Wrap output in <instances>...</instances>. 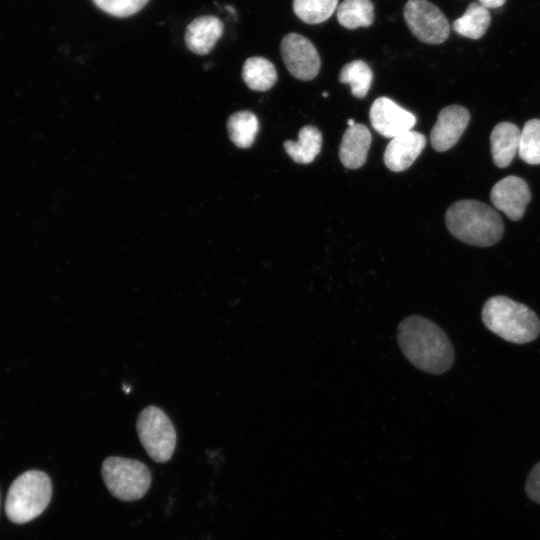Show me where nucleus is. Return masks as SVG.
<instances>
[{
	"mask_svg": "<svg viewBox=\"0 0 540 540\" xmlns=\"http://www.w3.org/2000/svg\"><path fill=\"white\" fill-rule=\"evenodd\" d=\"M397 342L406 359L428 374H442L454 362V348L447 334L423 316L404 318L397 328Z\"/></svg>",
	"mask_w": 540,
	"mask_h": 540,
	"instance_id": "1",
	"label": "nucleus"
},
{
	"mask_svg": "<svg viewBox=\"0 0 540 540\" xmlns=\"http://www.w3.org/2000/svg\"><path fill=\"white\" fill-rule=\"evenodd\" d=\"M445 223L456 239L477 247H489L502 237L504 225L500 215L485 203L460 200L445 214Z\"/></svg>",
	"mask_w": 540,
	"mask_h": 540,
	"instance_id": "2",
	"label": "nucleus"
},
{
	"mask_svg": "<svg viewBox=\"0 0 540 540\" xmlns=\"http://www.w3.org/2000/svg\"><path fill=\"white\" fill-rule=\"evenodd\" d=\"M482 321L491 332L515 344L529 343L540 334L537 314L528 306L503 295L493 296L485 302Z\"/></svg>",
	"mask_w": 540,
	"mask_h": 540,
	"instance_id": "3",
	"label": "nucleus"
},
{
	"mask_svg": "<svg viewBox=\"0 0 540 540\" xmlns=\"http://www.w3.org/2000/svg\"><path fill=\"white\" fill-rule=\"evenodd\" d=\"M51 496L49 476L40 470L26 471L9 487L5 502L6 515L16 524L27 523L47 508Z\"/></svg>",
	"mask_w": 540,
	"mask_h": 540,
	"instance_id": "4",
	"label": "nucleus"
},
{
	"mask_svg": "<svg viewBox=\"0 0 540 540\" xmlns=\"http://www.w3.org/2000/svg\"><path fill=\"white\" fill-rule=\"evenodd\" d=\"M101 474L108 491L122 501L141 499L151 485V473L141 461L119 456L107 457Z\"/></svg>",
	"mask_w": 540,
	"mask_h": 540,
	"instance_id": "5",
	"label": "nucleus"
},
{
	"mask_svg": "<svg viewBox=\"0 0 540 540\" xmlns=\"http://www.w3.org/2000/svg\"><path fill=\"white\" fill-rule=\"evenodd\" d=\"M139 440L157 463L169 461L176 447V430L166 413L156 406L144 408L137 419Z\"/></svg>",
	"mask_w": 540,
	"mask_h": 540,
	"instance_id": "6",
	"label": "nucleus"
},
{
	"mask_svg": "<svg viewBox=\"0 0 540 540\" xmlns=\"http://www.w3.org/2000/svg\"><path fill=\"white\" fill-rule=\"evenodd\" d=\"M404 19L411 33L427 44L443 43L450 25L441 10L427 0H409L404 7Z\"/></svg>",
	"mask_w": 540,
	"mask_h": 540,
	"instance_id": "7",
	"label": "nucleus"
},
{
	"mask_svg": "<svg viewBox=\"0 0 540 540\" xmlns=\"http://www.w3.org/2000/svg\"><path fill=\"white\" fill-rule=\"evenodd\" d=\"M280 49L283 61L292 76L303 81L317 76L321 61L309 39L297 33H289L283 37Z\"/></svg>",
	"mask_w": 540,
	"mask_h": 540,
	"instance_id": "8",
	"label": "nucleus"
},
{
	"mask_svg": "<svg viewBox=\"0 0 540 540\" xmlns=\"http://www.w3.org/2000/svg\"><path fill=\"white\" fill-rule=\"evenodd\" d=\"M372 127L382 136L394 138L411 131L416 117L388 97H379L371 105Z\"/></svg>",
	"mask_w": 540,
	"mask_h": 540,
	"instance_id": "9",
	"label": "nucleus"
},
{
	"mask_svg": "<svg viewBox=\"0 0 540 540\" xmlns=\"http://www.w3.org/2000/svg\"><path fill=\"white\" fill-rule=\"evenodd\" d=\"M493 205L513 221H518L525 213L531 193L526 181L517 176H507L498 181L491 190Z\"/></svg>",
	"mask_w": 540,
	"mask_h": 540,
	"instance_id": "10",
	"label": "nucleus"
},
{
	"mask_svg": "<svg viewBox=\"0 0 540 540\" xmlns=\"http://www.w3.org/2000/svg\"><path fill=\"white\" fill-rule=\"evenodd\" d=\"M470 120L468 110L460 105L443 108L430 133L432 147L443 152L452 148L460 139Z\"/></svg>",
	"mask_w": 540,
	"mask_h": 540,
	"instance_id": "11",
	"label": "nucleus"
},
{
	"mask_svg": "<svg viewBox=\"0 0 540 540\" xmlns=\"http://www.w3.org/2000/svg\"><path fill=\"white\" fill-rule=\"evenodd\" d=\"M426 145V138L417 131L400 134L388 143L383 160L388 169L401 172L408 169Z\"/></svg>",
	"mask_w": 540,
	"mask_h": 540,
	"instance_id": "12",
	"label": "nucleus"
},
{
	"mask_svg": "<svg viewBox=\"0 0 540 540\" xmlns=\"http://www.w3.org/2000/svg\"><path fill=\"white\" fill-rule=\"evenodd\" d=\"M372 142L369 129L355 123L344 132L339 148L341 163L348 169H357L364 165Z\"/></svg>",
	"mask_w": 540,
	"mask_h": 540,
	"instance_id": "13",
	"label": "nucleus"
},
{
	"mask_svg": "<svg viewBox=\"0 0 540 540\" xmlns=\"http://www.w3.org/2000/svg\"><path fill=\"white\" fill-rule=\"evenodd\" d=\"M223 33V23L215 16L194 19L185 32V42L190 51L198 55L209 53Z\"/></svg>",
	"mask_w": 540,
	"mask_h": 540,
	"instance_id": "14",
	"label": "nucleus"
},
{
	"mask_svg": "<svg viewBox=\"0 0 540 540\" xmlns=\"http://www.w3.org/2000/svg\"><path fill=\"white\" fill-rule=\"evenodd\" d=\"M521 131L510 122H500L490 135L491 154L496 166L505 168L518 153Z\"/></svg>",
	"mask_w": 540,
	"mask_h": 540,
	"instance_id": "15",
	"label": "nucleus"
},
{
	"mask_svg": "<svg viewBox=\"0 0 540 540\" xmlns=\"http://www.w3.org/2000/svg\"><path fill=\"white\" fill-rule=\"evenodd\" d=\"M286 153L296 163H311L320 153L322 135L318 128L312 125L302 127L297 141L287 140L283 144Z\"/></svg>",
	"mask_w": 540,
	"mask_h": 540,
	"instance_id": "16",
	"label": "nucleus"
},
{
	"mask_svg": "<svg viewBox=\"0 0 540 540\" xmlns=\"http://www.w3.org/2000/svg\"><path fill=\"white\" fill-rule=\"evenodd\" d=\"M246 85L254 91L269 90L277 80L275 66L263 57L248 58L242 69Z\"/></svg>",
	"mask_w": 540,
	"mask_h": 540,
	"instance_id": "17",
	"label": "nucleus"
},
{
	"mask_svg": "<svg viewBox=\"0 0 540 540\" xmlns=\"http://www.w3.org/2000/svg\"><path fill=\"white\" fill-rule=\"evenodd\" d=\"M491 22L488 8L480 3H471L465 13L453 22V29L461 36L470 39L481 38Z\"/></svg>",
	"mask_w": 540,
	"mask_h": 540,
	"instance_id": "18",
	"label": "nucleus"
},
{
	"mask_svg": "<svg viewBox=\"0 0 540 540\" xmlns=\"http://www.w3.org/2000/svg\"><path fill=\"white\" fill-rule=\"evenodd\" d=\"M336 14L345 28L368 27L374 20V6L371 0H344L338 4Z\"/></svg>",
	"mask_w": 540,
	"mask_h": 540,
	"instance_id": "19",
	"label": "nucleus"
},
{
	"mask_svg": "<svg viewBox=\"0 0 540 540\" xmlns=\"http://www.w3.org/2000/svg\"><path fill=\"white\" fill-rule=\"evenodd\" d=\"M230 140L239 148H249L259 131V121L248 110L233 113L227 122Z\"/></svg>",
	"mask_w": 540,
	"mask_h": 540,
	"instance_id": "20",
	"label": "nucleus"
},
{
	"mask_svg": "<svg viewBox=\"0 0 540 540\" xmlns=\"http://www.w3.org/2000/svg\"><path fill=\"white\" fill-rule=\"evenodd\" d=\"M339 80L350 85L353 96L364 98L371 87L373 72L366 62L354 60L343 66Z\"/></svg>",
	"mask_w": 540,
	"mask_h": 540,
	"instance_id": "21",
	"label": "nucleus"
},
{
	"mask_svg": "<svg viewBox=\"0 0 540 540\" xmlns=\"http://www.w3.org/2000/svg\"><path fill=\"white\" fill-rule=\"evenodd\" d=\"M338 0H293L296 16L305 23L318 24L335 12Z\"/></svg>",
	"mask_w": 540,
	"mask_h": 540,
	"instance_id": "22",
	"label": "nucleus"
},
{
	"mask_svg": "<svg viewBox=\"0 0 540 540\" xmlns=\"http://www.w3.org/2000/svg\"><path fill=\"white\" fill-rule=\"evenodd\" d=\"M518 154L528 164H540V119H531L524 124Z\"/></svg>",
	"mask_w": 540,
	"mask_h": 540,
	"instance_id": "23",
	"label": "nucleus"
},
{
	"mask_svg": "<svg viewBox=\"0 0 540 540\" xmlns=\"http://www.w3.org/2000/svg\"><path fill=\"white\" fill-rule=\"evenodd\" d=\"M102 11L115 17H128L140 11L149 0H92Z\"/></svg>",
	"mask_w": 540,
	"mask_h": 540,
	"instance_id": "24",
	"label": "nucleus"
},
{
	"mask_svg": "<svg viewBox=\"0 0 540 540\" xmlns=\"http://www.w3.org/2000/svg\"><path fill=\"white\" fill-rule=\"evenodd\" d=\"M525 490L532 501L540 504V462H538L530 471L526 481Z\"/></svg>",
	"mask_w": 540,
	"mask_h": 540,
	"instance_id": "25",
	"label": "nucleus"
},
{
	"mask_svg": "<svg viewBox=\"0 0 540 540\" xmlns=\"http://www.w3.org/2000/svg\"><path fill=\"white\" fill-rule=\"evenodd\" d=\"M506 0H478V2L486 8H498L501 7Z\"/></svg>",
	"mask_w": 540,
	"mask_h": 540,
	"instance_id": "26",
	"label": "nucleus"
},
{
	"mask_svg": "<svg viewBox=\"0 0 540 540\" xmlns=\"http://www.w3.org/2000/svg\"><path fill=\"white\" fill-rule=\"evenodd\" d=\"M347 123H348V127H351V126H353V125L355 124V122H354L353 119H349V120L347 121Z\"/></svg>",
	"mask_w": 540,
	"mask_h": 540,
	"instance_id": "27",
	"label": "nucleus"
},
{
	"mask_svg": "<svg viewBox=\"0 0 540 540\" xmlns=\"http://www.w3.org/2000/svg\"><path fill=\"white\" fill-rule=\"evenodd\" d=\"M322 96L327 97V96H328V93H327V92H324V93L322 94Z\"/></svg>",
	"mask_w": 540,
	"mask_h": 540,
	"instance_id": "28",
	"label": "nucleus"
}]
</instances>
